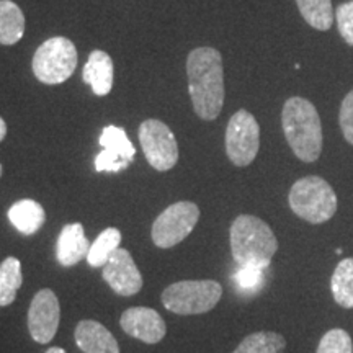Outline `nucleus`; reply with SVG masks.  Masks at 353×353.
I'll use <instances>...</instances> for the list:
<instances>
[{"instance_id":"obj_9","label":"nucleus","mask_w":353,"mask_h":353,"mask_svg":"<svg viewBox=\"0 0 353 353\" xmlns=\"http://www.w3.org/2000/svg\"><path fill=\"white\" fill-rule=\"evenodd\" d=\"M139 143L152 169L167 172L179 162V144L165 123L145 120L139 126Z\"/></svg>"},{"instance_id":"obj_1","label":"nucleus","mask_w":353,"mask_h":353,"mask_svg":"<svg viewBox=\"0 0 353 353\" xmlns=\"http://www.w3.org/2000/svg\"><path fill=\"white\" fill-rule=\"evenodd\" d=\"M188 92L201 120L213 121L224 105L223 56L214 48H196L187 59Z\"/></svg>"},{"instance_id":"obj_5","label":"nucleus","mask_w":353,"mask_h":353,"mask_svg":"<svg viewBox=\"0 0 353 353\" xmlns=\"http://www.w3.org/2000/svg\"><path fill=\"white\" fill-rule=\"evenodd\" d=\"M223 286L214 280H185L167 286L162 293V304L180 316L205 314L219 303Z\"/></svg>"},{"instance_id":"obj_6","label":"nucleus","mask_w":353,"mask_h":353,"mask_svg":"<svg viewBox=\"0 0 353 353\" xmlns=\"http://www.w3.org/2000/svg\"><path fill=\"white\" fill-rule=\"evenodd\" d=\"M77 68V50L69 38L46 39L33 56V72L39 82L48 85L63 83Z\"/></svg>"},{"instance_id":"obj_3","label":"nucleus","mask_w":353,"mask_h":353,"mask_svg":"<svg viewBox=\"0 0 353 353\" xmlns=\"http://www.w3.org/2000/svg\"><path fill=\"white\" fill-rule=\"evenodd\" d=\"M232 257L239 265L268 268L278 250V241L272 228L252 214H241L229 229Z\"/></svg>"},{"instance_id":"obj_27","label":"nucleus","mask_w":353,"mask_h":353,"mask_svg":"<svg viewBox=\"0 0 353 353\" xmlns=\"http://www.w3.org/2000/svg\"><path fill=\"white\" fill-rule=\"evenodd\" d=\"M339 123L343 132V138L348 144L353 145V90L348 92L341 105L339 112Z\"/></svg>"},{"instance_id":"obj_14","label":"nucleus","mask_w":353,"mask_h":353,"mask_svg":"<svg viewBox=\"0 0 353 353\" xmlns=\"http://www.w3.org/2000/svg\"><path fill=\"white\" fill-rule=\"evenodd\" d=\"M90 244L83 231L81 223H70L61 229L59 237H57V262L63 267H74L83 259H87Z\"/></svg>"},{"instance_id":"obj_8","label":"nucleus","mask_w":353,"mask_h":353,"mask_svg":"<svg viewBox=\"0 0 353 353\" xmlns=\"http://www.w3.org/2000/svg\"><path fill=\"white\" fill-rule=\"evenodd\" d=\"M260 149V126L252 113L239 110L231 117L226 128V154L237 167L254 162Z\"/></svg>"},{"instance_id":"obj_10","label":"nucleus","mask_w":353,"mask_h":353,"mask_svg":"<svg viewBox=\"0 0 353 353\" xmlns=\"http://www.w3.org/2000/svg\"><path fill=\"white\" fill-rule=\"evenodd\" d=\"M61 307L54 291L44 288L34 294L28 309V330L34 342L48 343L59 327Z\"/></svg>"},{"instance_id":"obj_16","label":"nucleus","mask_w":353,"mask_h":353,"mask_svg":"<svg viewBox=\"0 0 353 353\" xmlns=\"http://www.w3.org/2000/svg\"><path fill=\"white\" fill-rule=\"evenodd\" d=\"M83 82L88 83L95 95H108L113 88L114 68L113 59L105 51L95 50L88 56L85 65L82 70Z\"/></svg>"},{"instance_id":"obj_24","label":"nucleus","mask_w":353,"mask_h":353,"mask_svg":"<svg viewBox=\"0 0 353 353\" xmlns=\"http://www.w3.org/2000/svg\"><path fill=\"white\" fill-rule=\"evenodd\" d=\"M265 272H267V268L263 267L241 265V268L234 275V283L237 286V291L242 294L257 293L265 283Z\"/></svg>"},{"instance_id":"obj_25","label":"nucleus","mask_w":353,"mask_h":353,"mask_svg":"<svg viewBox=\"0 0 353 353\" xmlns=\"http://www.w3.org/2000/svg\"><path fill=\"white\" fill-rule=\"evenodd\" d=\"M316 353H353L350 334L343 329H330L322 335Z\"/></svg>"},{"instance_id":"obj_17","label":"nucleus","mask_w":353,"mask_h":353,"mask_svg":"<svg viewBox=\"0 0 353 353\" xmlns=\"http://www.w3.org/2000/svg\"><path fill=\"white\" fill-rule=\"evenodd\" d=\"M8 219L17 231L25 234V236H32L41 229L44 221H46V213L38 201L25 198V200L13 203L10 206Z\"/></svg>"},{"instance_id":"obj_20","label":"nucleus","mask_w":353,"mask_h":353,"mask_svg":"<svg viewBox=\"0 0 353 353\" xmlns=\"http://www.w3.org/2000/svg\"><path fill=\"white\" fill-rule=\"evenodd\" d=\"M21 262L17 257H7L0 263V307L15 301L17 291L21 288Z\"/></svg>"},{"instance_id":"obj_22","label":"nucleus","mask_w":353,"mask_h":353,"mask_svg":"<svg viewBox=\"0 0 353 353\" xmlns=\"http://www.w3.org/2000/svg\"><path fill=\"white\" fill-rule=\"evenodd\" d=\"M120 244L121 232L117 228H107L103 232H100V236L90 245V250H88L87 255L88 265L94 268L103 267L114 254V250L120 249Z\"/></svg>"},{"instance_id":"obj_11","label":"nucleus","mask_w":353,"mask_h":353,"mask_svg":"<svg viewBox=\"0 0 353 353\" xmlns=\"http://www.w3.org/2000/svg\"><path fill=\"white\" fill-rule=\"evenodd\" d=\"M99 143L103 151L95 157L97 172H120L134 161L136 149L123 128L107 126Z\"/></svg>"},{"instance_id":"obj_15","label":"nucleus","mask_w":353,"mask_h":353,"mask_svg":"<svg viewBox=\"0 0 353 353\" xmlns=\"http://www.w3.org/2000/svg\"><path fill=\"white\" fill-rule=\"evenodd\" d=\"M76 343L83 353H120L117 339L97 321H81L76 327Z\"/></svg>"},{"instance_id":"obj_12","label":"nucleus","mask_w":353,"mask_h":353,"mask_svg":"<svg viewBox=\"0 0 353 353\" xmlns=\"http://www.w3.org/2000/svg\"><path fill=\"white\" fill-rule=\"evenodd\" d=\"M101 276L120 296H132L143 288V275L126 249H117L103 265Z\"/></svg>"},{"instance_id":"obj_29","label":"nucleus","mask_w":353,"mask_h":353,"mask_svg":"<svg viewBox=\"0 0 353 353\" xmlns=\"http://www.w3.org/2000/svg\"><path fill=\"white\" fill-rule=\"evenodd\" d=\"M46 353H68V352L61 347H51V348H48Z\"/></svg>"},{"instance_id":"obj_13","label":"nucleus","mask_w":353,"mask_h":353,"mask_svg":"<svg viewBox=\"0 0 353 353\" xmlns=\"http://www.w3.org/2000/svg\"><path fill=\"white\" fill-rule=\"evenodd\" d=\"M120 325L132 339L144 343H159L167 334L162 316L151 307H130L120 317Z\"/></svg>"},{"instance_id":"obj_26","label":"nucleus","mask_w":353,"mask_h":353,"mask_svg":"<svg viewBox=\"0 0 353 353\" xmlns=\"http://www.w3.org/2000/svg\"><path fill=\"white\" fill-rule=\"evenodd\" d=\"M335 21H337L339 33L345 39L347 44L353 46V0L343 2L335 10Z\"/></svg>"},{"instance_id":"obj_28","label":"nucleus","mask_w":353,"mask_h":353,"mask_svg":"<svg viewBox=\"0 0 353 353\" xmlns=\"http://www.w3.org/2000/svg\"><path fill=\"white\" fill-rule=\"evenodd\" d=\"M6 136H7V125H6V121L0 118V143H2Z\"/></svg>"},{"instance_id":"obj_19","label":"nucleus","mask_w":353,"mask_h":353,"mask_svg":"<svg viewBox=\"0 0 353 353\" xmlns=\"http://www.w3.org/2000/svg\"><path fill=\"white\" fill-rule=\"evenodd\" d=\"M334 301L345 309H353V259L339 262L330 278Z\"/></svg>"},{"instance_id":"obj_18","label":"nucleus","mask_w":353,"mask_h":353,"mask_svg":"<svg viewBox=\"0 0 353 353\" xmlns=\"http://www.w3.org/2000/svg\"><path fill=\"white\" fill-rule=\"evenodd\" d=\"M25 33V15L12 0H0V44L19 43Z\"/></svg>"},{"instance_id":"obj_4","label":"nucleus","mask_w":353,"mask_h":353,"mask_svg":"<svg viewBox=\"0 0 353 353\" xmlns=\"http://www.w3.org/2000/svg\"><path fill=\"white\" fill-rule=\"evenodd\" d=\"M290 208L311 224H322L337 213V195L322 176L307 175L293 183L288 195Z\"/></svg>"},{"instance_id":"obj_7","label":"nucleus","mask_w":353,"mask_h":353,"mask_svg":"<svg viewBox=\"0 0 353 353\" xmlns=\"http://www.w3.org/2000/svg\"><path fill=\"white\" fill-rule=\"evenodd\" d=\"M200 219V208L192 201H179L165 208L152 224V242L159 249H172L192 234Z\"/></svg>"},{"instance_id":"obj_23","label":"nucleus","mask_w":353,"mask_h":353,"mask_svg":"<svg viewBox=\"0 0 353 353\" xmlns=\"http://www.w3.org/2000/svg\"><path fill=\"white\" fill-rule=\"evenodd\" d=\"M286 341L276 332H255L247 335L232 353H283Z\"/></svg>"},{"instance_id":"obj_21","label":"nucleus","mask_w":353,"mask_h":353,"mask_svg":"<svg viewBox=\"0 0 353 353\" xmlns=\"http://www.w3.org/2000/svg\"><path fill=\"white\" fill-rule=\"evenodd\" d=\"M303 19L319 32H327L334 25L332 0H296Z\"/></svg>"},{"instance_id":"obj_30","label":"nucleus","mask_w":353,"mask_h":353,"mask_svg":"<svg viewBox=\"0 0 353 353\" xmlns=\"http://www.w3.org/2000/svg\"><path fill=\"white\" fill-rule=\"evenodd\" d=\"M0 176H2V164H0Z\"/></svg>"},{"instance_id":"obj_2","label":"nucleus","mask_w":353,"mask_h":353,"mask_svg":"<svg viewBox=\"0 0 353 353\" xmlns=\"http://www.w3.org/2000/svg\"><path fill=\"white\" fill-rule=\"evenodd\" d=\"M281 126L291 151L299 161L316 162L322 152V123L317 110L303 97H291L283 105Z\"/></svg>"}]
</instances>
